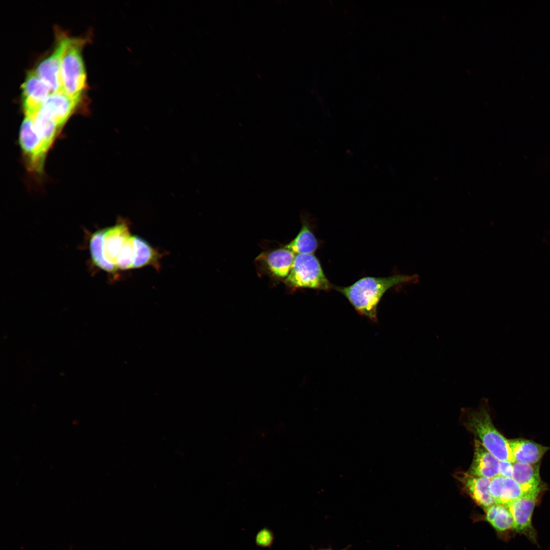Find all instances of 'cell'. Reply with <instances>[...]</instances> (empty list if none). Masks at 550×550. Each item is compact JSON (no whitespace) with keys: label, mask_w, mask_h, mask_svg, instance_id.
<instances>
[{"label":"cell","mask_w":550,"mask_h":550,"mask_svg":"<svg viewBox=\"0 0 550 550\" xmlns=\"http://www.w3.org/2000/svg\"><path fill=\"white\" fill-rule=\"evenodd\" d=\"M295 255L283 245L262 252L256 258L255 262L262 272L273 280L284 281L290 272Z\"/></svg>","instance_id":"cell-7"},{"label":"cell","mask_w":550,"mask_h":550,"mask_svg":"<svg viewBox=\"0 0 550 550\" xmlns=\"http://www.w3.org/2000/svg\"><path fill=\"white\" fill-rule=\"evenodd\" d=\"M418 279L417 274L366 277L348 286H335L334 289L343 294L360 314L376 321L378 304L386 291L397 285L415 283Z\"/></svg>","instance_id":"cell-1"},{"label":"cell","mask_w":550,"mask_h":550,"mask_svg":"<svg viewBox=\"0 0 550 550\" xmlns=\"http://www.w3.org/2000/svg\"><path fill=\"white\" fill-rule=\"evenodd\" d=\"M478 410L469 412V428L485 448L500 461L514 463L509 441L495 428L485 406V401Z\"/></svg>","instance_id":"cell-4"},{"label":"cell","mask_w":550,"mask_h":550,"mask_svg":"<svg viewBox=\"0 0 550 550\" xmlns=\"http://www.w3.org/2000/svg\"><path fill=\"white\" fill-rule=\"evenodd\" d=\"M499 473L506 477H512L513 463L509 461H500Z\"/></svg>","instance_id":"cell-23"},{"label":"cell","mask_w":550,"mask_h":550,"mask_svg":"<svg viewBox=\"0 0 550 550\" xmlns=\"http://www.w3.org/2000/svg\"><path fill=\"white\" fill-rule=\"evenodd\" d=\"M134 257V248L132 236L127 241L118 257L116 267L117 269L126 270L132 268Z\"/></svg>","instance_id":"cell-21"},{"label":"cell","mask_w":550,"mask_h":550,"mask_svg":"<svg viewBox=\"0 0 550 550\" xmlns=\"http://www.w3.org/2000/svg\"><path fill=\"white\" fill-rule=\"evenodd\" d=\"M67 37L65 34L58 32L53 51L38 65L35 70L51 93L62 91L61 64Z\"/></svg>","instance_id":"cell-9"},{"label":"cell","mask_w":550,"mask_h":550,"mask_svg":"<svg viewBox=\"0 0 550 550\" xmlns=\"http://www.w3.org/2000/svg\"><path fill=\"white\" fill-rule=\"evenodd\" d=\"M317 550H334V549H332L331 547H328V548H320V549H317ZM341 550H347V548H345V549H341Z\"/></svg>","instance_id":"cell-24"},{"label":"cell","mask_w":550,"mask_h":550,"mask_svg":"<svg viewBox=\"0 0 550 550\" xmlns=\"http://www.w3.org/2000/svg\"><path fill=\"white\" fill-rule=\"evenodd\" d=\"M464 488L476 503L485 509L495 504L489 489L490 479L465 473L458 476Z\"/></svg>","instance_id":"cell-12"},{"label":"cell","mask_w":550,"mask_h":550,"mask_svg":"<svg viewBox=\"0 0 550 550\" xmlns=\"http://www.w3.org/2000/svg\"><path fill=\"white\" fill-rule=\"evenodd\" d=\"M291 290L310 288L329 291L334 289L326 277L321 264L314 254H296L290 272L284 281Z\"/></svg>","instance_id":"cell-5"},{"label":"cell","mask_w":550,"mask_h":550,"mask_svg":"<svg viewBox=\"0 0 550 550\" xmlns=\"http://www.w3.org/2000/svg\"><path fill=\"white\" fill-rule=\"evenodd\" d=\"M80 101L63 91L51 93L38 112L53 121L60 128L72 115Z\"/></svg>","instance_id":"cell-11"},{"label":"cell","mask_w":550,"mask_h":550,"mask_svg":"<svg viewBox=\"0 0 550 550\" xmlns=\"http://www.w3.org/2000/svg\"><path fill=\"white\" fill-rule=\"evenodd\" d=\"M513 462L536 464L550 449L533 441L518 438L509 441Z\"/></svg>","instance_id":"cell-15"},{"label":"cell","mask_w":550,"mask_h":550,"mask_svg":"<svg viewBox=\"0 0 550 550\" xmlns=\"http://www.w3.org/2000/svg\"><path fill=\"white\" fill-rule=\"evenodd\" d=\"M131 236L127 224L122 221L93 233L90 252L94 263L107 272H115L119 255Z\"/></svg>","instance_id":"cell-2"},{"label":"cell","mask_w":550,"mask_h":550,"mask_svg":"<svg viewBox=\"0 0 550 550\" xmlns=\"http://www.w3.org/2000/svg\"><path fill=\"white\" fill-rule=\"evenodd\" d=\"M499 460L478 439H475L474 454L470 474L491 479L499 475Z\"/></svg>","instance_id":"cell-14"},{"label":"cell","mask_w":550,"mask_h":550,"mask_svg":"<svg viewBox=\"0 0 550 550\" xmlns=\"http://www.w3.org/2000/svg\"><path fill=\"white\" fill-rule=\"evenodd\" d=\"M21 88L24 115L34 116L51 92L35 70L28 72Z\"/></svg>","instance_id":"cell-10"},{"label":"cell","mask_w":550,"mask_h":550,"mask_svg":"<svg viewBox=\"0 0 550 550\" xmlns=\"http://www.w3.org/2000/svg\"><path fill=\"white\" fill-rule=\"evenodd\" d=\"M540 491L527 493L507 506L513 519L514 530L534 542H537V534L532 525V516Z\"/></svg>","instance_id":"cell-8"},{"label":"cell","mask_w":550,"mask_h":550,"mask_svg":"<svg viewBox=\"0 0 550 550\" xmlns=\"http://www.w3.org/2000/svg\"><path fill=\"white\" fill-rule=\"evenodd\" d=\"M273 534L271 531L267 528L260 530L256 534L255 542L257 546L261 547H269L273 543Z\"/></svg>","instance_id":"cell-22"},{"label":"cell","mask_w":550,"mask_h":550,"mask_svg":"<svg viewBox=\"0 0 550 550\" xmlns=\"http://www.w3.org/2000/svg\"><path fill=\"white\" fill-rule=\"evenodd\" d=\"M489 489L495 504L506 506L526 494L521 487L512 477L500 475L490 479Z\"/></svg>","instance_id":"cell-13"},{"label":"cell","mask_w":550,"mask_h":550,"mask_svg":"<svg viewBox=\"0 0 550 550\" xmlns=\"http://www.w3.org/2000/svg\"><path fill=\"white\" fill-rule=\"evenodd\" d=\"M33 118L38 134L46 148L49 149L60 128L53 121L38 111Z\"/></svg>","instance_id":"cell-20"},{"label":"cell","mask_w":550,"mask_h":550,"mask_svg":"<svg viewBox=\"0 0 550 550\" xmlns=\"http://www.w3.org/2000/svg\"><path fill=\"white\" fill-rule=\"evenodd\" d=\"M88 40L67 36L61 64L62 91L80 101L86 89V73L82 50Z\"/></svg>","instance_id":"cell-3"},{"label":"cell","mask_w":550,"mask_h":550,"mask_svg":"<svg viewBox=\"0 0 550 550\" xmlns=\"http://www.w3.org/2000/svg\"><path fill=\"white\" fill-rule=\"evenodd\" d=\"M486 519L500 532L514 530L512 516L507 506L494 504L486 509Z\"/></svg>","instance_id":"cell-19"},{"label":"cell","mask_w":550,"mask_h":550,"mask_svg":"<svg viewBox=\"0 0 550 550\" xmlns=\"http://www.w3.org/2000/svg\"><path fill=\"white\" fill-rule=\"evenodd\" d=\"M525 493L541 490L539 465L515 462L512 477Z\"/></svg>","instance_id":"cell-16"},{"label":"cell","mask_w":550,"mask_h":550,"mask_svg":"<svg viewBox=\"0 0 550 550\" xmlns=\"http://www.w3.org/2000/svg\"><path fill=\"white\" fill-rule=\"evenodd\" d=\"M134 257L132 268L147 265H158L159 254L146 240L138 236H132Z\"/></svg>","instance_id":"cell-18"},{"label":"cell","mask_w":550,"mask_h":550,"mask_svg":"<svg viewBox=\"0 0 550 550\" xmlns=\"http://www.w3.org/2000/svg\"><path fill=\"white\" fill-rule=\"evenodd\" d=\"M19 136L21 147L29 170L37 174L41 173L48 149L36 130L33 116L25 115Z\"/></svg>","instance_id":"cell-6"},{"label":"cell","mask_w":550,"mask_h":550,"mask_svg":"<svg viewBox=\"0 0 550 550\" xmlns=\"http://www.w3.org/2000/svg\"><path fill=\"white\" fill-rule=\"evenodd\" d=\"M284 246L295 254H314L318 248L319 242L310 223L302 219L301 227L297 235Z\"/></svg>","instance_id":"cell-17"}]
</instances>
